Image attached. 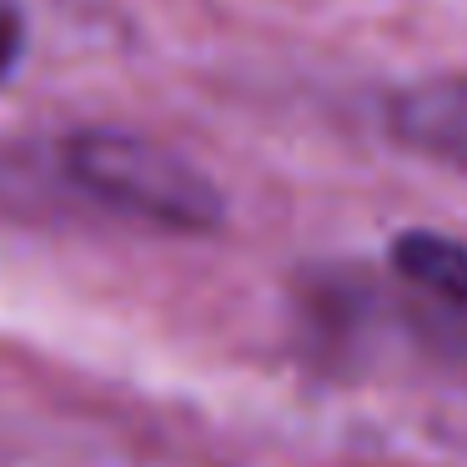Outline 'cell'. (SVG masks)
Listing matches in <instances>:
<instances>
[{"instance_id": "cell-5", "label": "cell", "mask_w": 467, "mask_h": 467, "mask_svg": "<svg viewBox=\"0 0 467 467\" xmlns=\"http://www.w3.org/2000/svg\"><path fill=\"white\" fill-rule=\"evenodd\" d=\"M26 51V21L16 5H0V81L16 71V61H21Z\"/></svg>"}, {"instance_id": "cell-2", "label": "cell", "mask_w": 467, "mask_h": 467, "mask_svg": "<svg viewBox=\"0 0 467 467\" xmlns=\"http://www.w3.org/2000/svg\"><path fill=\"white\" fill-rule=\"evenodd\" d=\"M387 126L407 151L467 171V76L407 86L387 111Z\"/></svg>"}, {"instance_id": "cell-3", "label": "cell", "mask_w": 467, "mask_h": 467, "mask_svg": "<svg viewBox=\"0 0 467 467\" xmlns=\"http://www.w3.org/2000/svg\"><path fill=\"white\" fill-rule=\"evenodd\" d=\"M392 262L432 306H467V246L437 232H407L392 246Z\"/></svg>"}, {"instance_id": "cell-1", "label": "cell", "mask_w": 467, "mask_h": 467, "mask_svg": "<svg viewBox=\"0 0 467 467\" xmlns=\"http://www.w3.org/2000/svg\"><path fill=\"white\" fill-rule=\"evenodd\" d=\"M66 176L96 206L126 222L156 226L176 236H202L222 226V192L202 166L176 156L171 146L136 131H76L61 151Z\"/></svg>"}, {"instance_id": "cell-4", "label": "cell", "mask_w": 467, "mask_h": 467, "mask_svg": "<svg viewBox=\"0 0 467 467\" xmlns=\"http://www.w3.org/2000/svg\"><path fill=\"white\" fill-rule=\"evenodd\" d=\"M417 332H422L447 362H457L467 372V306H427V312L417 317Z\"/></svg>"}]
</instances>
